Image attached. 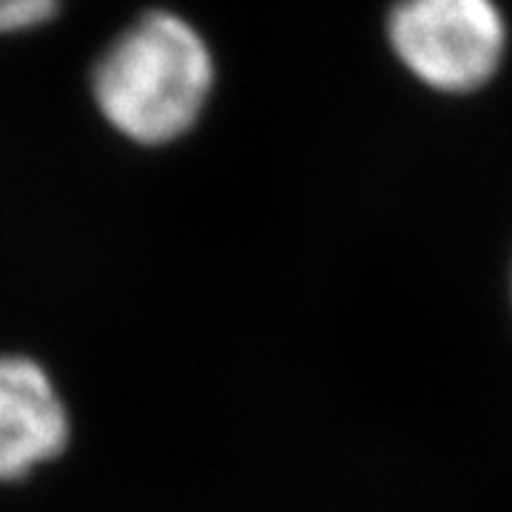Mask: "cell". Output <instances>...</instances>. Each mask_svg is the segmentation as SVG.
I'll list each match as a JSON object with an SVG mask.
<instances>
[{
  "instance_id": "cell-1",
  "label": "cell",
  "mask_w": 512,
  "mask_h": 512,
  "mask_svg": "<svg viewBox=\"0 0 512 512\" xmlns=\"http://www.w3.org/2000/svg\"><path fill=\"white\" fill-rule=\"evenodd\" d=\"M217 89V60L191 20L171 9L131 18L94 57L89 92L103 123L140 148L180 143Z\"/></svg>"
},
{
  "instance_id": "cell-2",
  "label": "cell",
  "mask_w": 512,
  "mask_h": 512,
  "mask_svg": "<svg viewBox=\"0 0 512 512\" xmlns=\"http://www.w3.org/2000/svg\"><path fill=\"white\" fill-rule=\"evenodd\" d=\"M507 20L495 0H396L387 43L421 86L461 97L481 92L507 55Z\"/></svg>"
},
{
  "instance_id": "cell-4",
  "label": "cell",
  "mask_w": 512,
  "mask_h": 512,
  "mask_svg": "<svg viewBox=\"0 0 512 512\" xmlns=\"http://www.w3.org/2000/svg\"><path fill=\"white\" fill-rule=\"evenodd\" d=\"M66 0H0V37L29 35L60 15Z\"/></svg>"
},
{
  "instance_id": "cell-5",
  "label": "cell",
  "mask_w": 512,
  "mask_h": 512,
  "mask_svg": "<svg viewBox=\"0 0 512 512\" xmlns=\"http://www.w3.org/2000/svg\"><path fill=\"white\" fill-rule=\"evenodd\" d=\"M507 305H510V313H512V254H510V262H507Z\"/></svg>"
},
{
  "instance_id": "cell-3",
  "label": "cell",
  "mask_w": 512,
  "mask_h": 512,
  "mask_svg": "<svg viewBox=\"0 0 512 512\" xmlns=\"http://www.w3.org/2000/svg\"><path fill=\"white\" fill-rule=\"evenodd\" d=\"M69 441L72 413L52 373L26 353H0V484L43 470Z\"/></svg>"
}]
</instances>
